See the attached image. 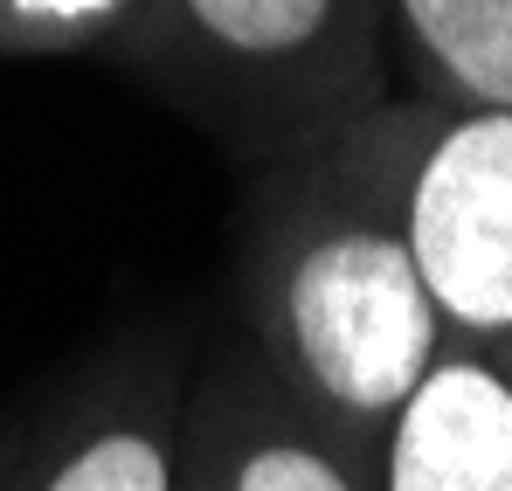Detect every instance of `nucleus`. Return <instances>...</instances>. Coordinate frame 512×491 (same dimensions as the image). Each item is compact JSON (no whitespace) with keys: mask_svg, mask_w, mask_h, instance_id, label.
Returning a JSON list of instances; mask_svg holds the SVG:
<instances>
[{"mask_svg":"<svg viewBox=\"0 0 512 491\" xmlns=\"http://www.w3.org/2000/svg\"><path fill=\"white\" fill-rule=\"evenodd\" d=\"M229 298L256 360L367 450L450 353L353 132L243 173Z\"/></svg>","mask_w":512,"mask_h":491,"instance_id":"1","label":"nucleus"},{"mask_svg":"<svg viewBox=\"0 0 512 491\" xmlns=\"http://www.w3.org/2000/svg\"><path fill=\"white\" fill-rule=\"evenodd\" d=\"M97 63L201 125L243 173L298 160L395 97L388 0H146Z\"/></svg>","mask_w":512,"mask_h":491,"instance_id":"2","label":"nucleus"},{"mask_svg":"<svg viewBox=\"0 0 512 491\" xmlns=\"http://www.w3.org/2000/svg\"><path fill=\"white\" fill-rule=\"evenodd\" d=\"M353 146L402 222L450 353H499L512 339V111L395 90L353 125Z\"/></svg>","mask_w":512,"mask_h":491,"instance_id":"3","label":"nucleus"},{"mask_svg":"<svg viewBox=\"0 0 512 491\" xmlns=\"http://www.w3.org/2000/svg\"><path fill=\"white\" fill-rule=\"evenodd\" d=\"M187 339L139 332L111 346L42 415L28 450H7V491H180Z\"/></svg>","mask_w":512,"mask_h":491,"instance_id":"4","label":"nucleus"},{"mask_svg":"<svg viewBox=\"0 0 512 491\" xmlns=\"http://www.w3.org/2000/svg\"><path fill=\"white\" fill-rule=\"evenodd\" d=\"M367 443L305 409L243 332L215 339L187 388L180 491H381Z\"/></svg>","mask_w":512,"mask_h":491,"instance_id":"5","label":"nucleus"},{"mask_svg":"<svg viewBox=\"0 0 512 491\" xmlns=\"http://www.w3.org/2000/svg\"><path fill=\"white\" fill-rule=\"evenodd\" d=\"M381 491H512V388L485 353H443L374 457Z\"/></svg>","mask_w":512,"mask_h":491,"instance_id":"6","label":"nucleus"},{"mask_svg":"<svg viewBox=\"0 0 512 491\" xmlns=\"http://www.w3.org/2000/svg\"><path fill=\"white\" fill-rule=\"evenodd\" d=\"M402 97L512 111V0H388Z\"/></svg>","mask_w":512,"mask_h":491,"instance_id":"7","label":"nucleus"},{"mask_svg":"<svg viewBox=\"0 0 512 491\" xmlns=\"http://www.w3.org/2000/svg\"><path fill=\"white\" fill-rule=\"evenodd\" d=\"M146 0H0V56H97Z\"/></svg>","mask_w":512,"mask_h":491,"instance_id":"8","label":"nucleus"},{"mask_svg":"<svg viewBox=\"0 0 512 491\" xmlns=\"http://www.w3.org/2000/svg\"><path fill=\"white\" fill-rule=\"evenodd\" d=\"M485 360H492V367L506 374V388H512V339H506V346H499V353H485Z\"/></svg>","mask_w":512,"mask_h":491,"instance_id":"9","label":"nucleus"},{"mask_svg":"<svg viewBox=\"0 0 512 491\" xmlns=\"http://www.w3.org/2000/svg\"><path fill=\"white\" fill-rule=\"evenodd\" d=\"M0 491H7V450H0Z\"/></svg>","mask_w":512,"mask_h":491,"instance_id":"10","label":"nucleus"}]
</instances>
